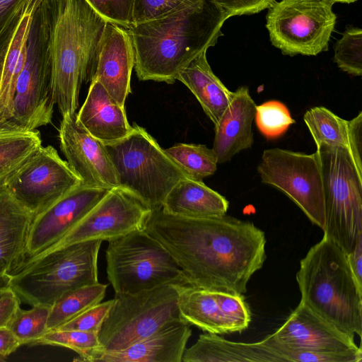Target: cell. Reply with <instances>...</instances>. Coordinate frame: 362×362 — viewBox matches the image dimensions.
Masks as SVG:
<instances>
[{
  "mask_svg": "<svg viewBox=\"0 0 362 362\" xmlns=\"http://www.w3.org/2000/svg\"><path fill=\"white\" fill-rule=\"evenodd\" d=\"M119 140L105 144L119 185L136 194L151 209L162 207L170 189L189 178L157 141L136 124Z\"/></svg>",
  "mask_w": 362,
  "mask_h": 362,
  "instance_id": "obj_6",
  "label": "cell"
},
{
  "mask_svg": "<svg viewBox=\"0 0 362 362\" xmlns=\"http://www.w3.org/2000/svg\"><path fill=\"white\" fill-rule=\"evenodd\" d=\"M296 278L302 303L342 332L361 337L362 289L337 243L324 235L301 259Z\"/></svg>",
  "mask_w": 362,
  "mask_h": 362,
  "instance_id": "obj_4",
  "label": "cell"
},
{
  "mask_svg": "<svg viewBox=\"0 0 362 362\" xmlns=\"http://www.w3.org/2000/svg\"><path fill=\"white\" fill-rule=\"evenodd\" d=\"M229 17L257 13L269 8L275 0H214Z\"/></svg>",
  "mask_w": 362,
  "mask_h": 362,
  "instance_id": "obj_42",
  "label": "cell"
},
{
  "mask_svg": "<svg viewBox=\"0 0 362 362\" xmlns=\"http://www.w3.org/2000/svg\"><path fill=\"white\" fill-rule=\"evenodd\" d=\"M105 21L126 30L132 25L134 0H85Z\"/></svg>",
  "mask_w": 362,
  "mask_h": 362,
  "instance_id": "obj_39",
  "label": "cell"
},
{
  "mask_svg": "<svg viewBox=\"0 0 362 362\" xmlns=\"http://www.w3.org/2000/svg\"><path fill=\"white\" fill-rule=\"evenodd\" d=\"M151 209L136 194L122 186L108 190L103 199L62 238L24 262L14 272L69 245L89 240L110 241L144 230Z\"/></svg>",
  "mask_w": 362,
  "mask_h": 362,
  "instance_id": "obj_13",
  "label": "cell"
},
{
  "mask_svg": "<svg viewBox=\"0 0 362 362\" xmlns=\"http://www.w3.org/2000/svg\"><path fill=\"white\" fill-rule=\"evenodd\" d=\"M49 35V1L40 0L30 27L25 60L17 80L8 128L31 131L52 122L55 103Z\"/></svg>",
  "mask_w": 362,
  "mask_h": 362,
  "instance_id": "obj_7",
  "label": "cell"
},
{
  "mask_svg": "<svg viewBox=\"0 0 362 362\" xmlns=\"http://www.w3.org/2000/svg\"><path fill=\"white\" fill-rule=\"evenodd\" d=\"M329 0H281L268 8L266 27L282 54L315 56L327 51L337 16Z\"/></svg>",
  "mask_w": 362,
  "mask_h": 362,
  "instance_id": "obj_11",
  "label": "cell"
},
{
  "mask_svg": "<svg viewBox=\"0 0 362 362\" xmlns=\"http://www.w3.org/2000/svg\"><path fill=\"white\" fill-rule=\"evenodd\" d=\"M351 139L349 152L356 165L362 171V112L350 120Z\"/></svg>",
  "mask_w": 362,
  "mask_h": 362,
  "instance_id": "obj_43",
  "label": "cell"
},
{
  "mask_svg": "<svg viewBox=\"0 0 362 362\" xmlns=\"http://www.w3.org/2000/svg\"><path fill=\"white\" fill-rule=\"evenodd\" d=\"M350 269L358 286L362 289V235L351 252L347 254Z\"/></svg>",
  "mask_w": 362,
  "mask_h": 362,
  "instance_id": "obj_45",
  "label": "cell"
},
{
  "mask_svg": "<svg viewBox=\"0 0 362 362\" xmlns=\"http://www.w3.org/2000/svg\"><path fill=\"white\" fill-rule=\"evenodd\" d=\"M50 307L36 305L29 310L19 307L8 322V327L22 345L32 344L47 331Z\"/></svg>",
  "mask_w": 362,
  "mask_h": 362,
  "instance_id": "obj_32",
  "label": "cell"
},
{
  "mask_svg": "<svg viewBox=\"0 0 362 362\" xmlns=\"http://www.w3.org/2000/svg\"><path fill=\"white\" fill-rule=\"evenodd\" d=\"M177 80L193 93L215 126L229 105L234 93L214 74L206 59V52L198 55L185 66L179 72Z\"/></svg>",
  "mask_w": 362,
  "mask_h": 362,
  "instance_id": "obj_26",
  "label": "cell"
},
{
  "mask_svg": "<svg viewBox=\"0 0 362 362\" xmlns=\"http://www.w3.org/2000/svg\"><path fill=\"white\" fill-rule=\"evenodd\" d=\"M42 344L65 347L76 352L80 361L100 349L97 333L78 330L52 329L36 340L33 345Z\"/></svg>",
  "mask_w": 362,
  "mask_h": 362,
  "instance_id": "obj_33",
  "label": "cell"
},
{
  "mask_svg": "<svg viewBox=\"0 0 362 362\" xmlns=\"http://www.w3.org/2000/svg\"><path fill=\"white\" fill-rule=\"evenodd\" d=\"M228 333L242 332L251 321V313L244 296L214 292Z\"/></svg>",
  "mask_w": 362,
  "mask_h": 362,
  "instance_id": "obj_37",
  "label": "cell"
},
{
  "mask_svg": "<svg viewBox=\"0 0 362 362\" xmlns=\"http://www.w3.org/2000/svg\"><path fill=\"white\" fill-rule=\"evenodd\" d=\"M164 150L190 179L203 181L216 171L214 152L205 145L177 144Z\"/></svg>",
  "mask_w": 362,
  "mask_h": 362,
  "instance_id": "obj_31",
  "label": "cell"
},
{
  "mask_svg": "<svg viewBox=\"0 0 362 362\" xmlns=\"http://www.w3.org/2000/svg\"><path fill=\"white\" fill-rule=\"evenodd\" d=\"M177 305L182 318L191 325L210 333H228L214 292L184 286Z\"/></svg>",
  "mask_w": 362,
  "mask_h": 362,
  "instance_id": "obj_27",
  "label": "cell"
},
{
  "mask_svg": "<svg viewBox=\"0 0 362 362\" xmlns=\"http://www.w3.org/2000/svg\"><path fill=\"white\" fill-rule=\"evenodd\" d=\"M107 284L99 282L87 285L64 294L51 307L47 329H55L76 315L101 302Z\"/></svg>",
  "mask_w": 362,
  "mask_h": 362,
  "instance_id": "obj_30",
  "label": "cell"
},
{
  "mask_svg": "<svg viewBox=\"0 0 362 362\" xmlns=\"http://www.w3.org/2000/svg\"><path fill=\"white\" fill-rule=\"evenodd\" d=\"M108 190L81 184L35 215L28 235L24 262L62 238Z\"/></svg>",
  "mask_w": 362,
  "mask_h": 362,
  "instance_id": "obj_16",
  "label": "cell"
},
{
  "mask_svg": "<svg viewBox=\"0 0 362 362\" xmlns=\"http://www.w3.org/2000/svg\"><path fill=\"white\" fill-rule=\"evenodd\" d=\"M59 139L66 162L83 185L108 189L120 186L105 144L85 129L76 112L62 116Z\"/></svg>",
  "mask_w": 362,
  "mask_h": 362,
  "instance_id": "obj_15",
  "label": "cell"
},
{
  "mask_svg": "<svg viewBox=\"0 0 362 362\" xmlns=\"http://www.w3.org/2000/svg\"><path fill=\"white\" fill-rule=\"evenodd\" d=\"M191 325L185 320L171 322L151 335L118 351L92 352L90 362H182Z\"/></svg>",
  "mask_w": 362,
  "mask_h": 362,
  "instance_id": "obj_19",
  "label": "cell"
},
{
  "mask_svg": "<svg viewBox=\"0 0 362 362\" xmlns=\"http://www.w3.org/2000/svg\"><path fill=\"white\" fill-rule=\"evenodd\" d=\"M39 1H29L0 46V128L7 127L13 117L16 83L25 60L30 27Z\"/></svg>",
  "mask_w": 362,
  "mask_h": 362,
  "instance_id": "obj_21",
  "label": "cell"
},
{
  "mask_svg": "<svg viewBox=\"0 0 362 362\" xmlns=\"http://www.w3.org/2000/svg\"><path fill=\"white\" fill-rule=\"evenodd\" d=\"M317 149L322 146H337L349 151L350 120L344 119L325 107H314L304 115Z\"/></svg>",
  "mask_w": 362,
  "mask_h": 362,
  "instance_id": "obj_29",
  "label": "cell"
},
{
  "mask_svg": "<svg viewBox=\"0 0 362 362\" xmlns=\"http://www.w3.org/2000/svg\"><path fill=\"white\" fill-rule=\"evenodd\" d=\"M267 344L285 358L286 362H361L362 350L343 352L308 351L288 347L272 334L264 339Z\"/></svg>",
  "mask_w": 362,
  "mask_h": 362,
  "instance_id": "obj_35",
  "label": "cell"
},
{
  "mask_svg": "<svg viewBox=\"0 0 362 362\" xmlns=\"http://www.w3.org/2000/svg\"><path fill=\"white\" fill-rule=\"evenodd\" d=\"M113 301L112 298L93 305L55 329L78 330L98 334L108 315Z\"/></svg>",
  "mask_w": 362,
  "mask_h": 362,
  "instance_id": "obj_40",
  "label": "cell"
},
{
  "mask_svg": "<svg viewBox=\"0 0 362 362\" xmlns=\"http://www.w3.org/2000/svg\"><path fill=\"white\" fill-rule=\"evenodd\" d=\"M20 304V299L10 287L3 292L0 297V327L7 326Z\"/></svg>",
  "mask_w": 362,
  "mask_h": 362,
  "instance_id": "obj_44",
  "label": "cell"
},
{
  "mask_svg": "<svg viewBox=\"0 0 362 362\" xmlns=\"http://www.w3.org/2000/svg\"><path fill=\"white\" fill-rule=\"evenodd\" d=\"M334 3H336V2H339V3H346V4H350V3H352V2H355L357 0H329Z\"/></svg>",
  "mask_w": 362,
  "mask_h": 362,
  "instance_id": "obj_48",
  "label": "cell"
},
{
  "mask_svg": "<svg viewBox=\"0 0 362 362\" xmlns=\"http://www.w3.org/2000/svg\"><path fill=\"white\" fill-rule=\"evenodd\" d=\"M21 346L19 339L8 327H0V356L6 358Z\"/></svg>",
  "mask_w": 362,
  "mask_h": 362,
  "instance_id": "obj_46",
  "label": "cell"
},
{
  "mask_svg": "<svg viewBox=\"0 0 362 362\" xmlns=\"http://www.w3.org/2000/svg\"><path fill=\"white\" fill-rule=\"evenodd\" d=\"M144 230L170 252L188 285L244 296L266 259L264 233L253 223L229 216L192 218L153 209Z\"/></svg>",
  "mask_w": 362,
  "mask_h": 362,
  "instance_id": "obj_1",
  "label": "cell"
},
{
  "mask_svg": "<svg viewBox=\"0 0 362 362\" xmlns=\"http://www.w3.org/2000/svg\"><path fill=\"white\" fill-rule=\"evenodd\" d=\"M228 200L206 186L190 178L180 180L165 197L162 210L169 214L192 218L219 217L226 214Z\"/></svg>",
  "mask_w": 362,
  "mask_h": 362,
  "instance_id": "obj_25",
  "label": "cell"
},
{
  "mask_svg": "<svg viewBox=\"0 0 362 362\" xmlns=\"http://www.w3.org/2000/svg\"><path fill=\"white\" fill-rule=\"evenodd\" d=\"M9 280L8 274H0V297L3 292L9 287Z\"/></svg>",
  "mask_w": 362,
  "mask_h": 362,
  "instance_id": "obj_47",
  "label": "cell"
},
{
  "mask_svg": "<svg viewBox=\"0 0 362 362\" xmlns=\"http://www.w3.org/2000/svg\"><path fill=\"white\" fill-rule=\"evenodd\" d=\"M30 0H0V46L18 23Z\"/></svg>",
  "mask_w": 362,
  "mask_h": 362,
  "instance_id": "obj_41",
  "label": "cell"
},
{
  "mask_svg": "<svg viewBox=\"0 0 362 362\" xmlns=\"http://www.w3.org/2000/svg\"><path fill=\"white\" fill-rule=\"evenodd\" d=\"M53 99L62 116L76 112L82 83L95 74L106 23L85 0H48Z\"/></svg>",
  "mask_w": 362,
  "mask_h": 362,
  "instance_id": "obj_3",
  "label": "cell"
},
{
  "mask_svg": "<svg viewBox=\"0 0 362 362\" xmlns=\"http://www.w3.org/2000/svg\"><path fill=\"white\" fill-rule=\"evenodd\" d=\"M76 117L85 129L104 144L122 139L133 129L124 107L95 79L90 81L87 97Z\"/></svg>",
  "mask_w": 362,
  "mask_h": 362,
  "instance_id": "obj_22",
  "label": "cell"
},
{
  "mask_svg": "<svg viewBox=\"0 0 362 362\" xmlns=\"http://www.w3.org/2000/svg\"><path fill=\"white\" fill-rule=\"evenodd\" d=\"M42 146L37 129L0 128V187Z\"/></svg>",
  "mask_w": 362,
  "mask_h": 362,
  "instance_id": "obj_28",
  "label": "cell"
},
{
  "mask_svg": "<svg viewBox=\"0 0 362 362\" xmlns=\"http://www.w3.org/2000/svg\"><path fill=\"white\" fill-rule=\"evenodd\" d=\"M215 127L212 150L218 163L229 161L253 144L252 123L256 104L247 86H240Z\"/></svg>",
  "mask_w": 362,
  "mask_h": 362,
  "instance_id": "obj_20",
  "label": "cell"
},
{
  "mask_svg": "<svg viewBox=\"0 0 362 362\" xmlns=\"http://www.w3.org/2000/svg\"><path fill=\"white\" fill-rule=\"evenodd\" d=\"M108 243L106 270L115 293H134L169 284L189 286L170 252L144 230Z\"/></svg>",
  "mask_w": 362,
  "mask_h": 362,
  "instance_id": "obj_10",
  "label": "cell"
},
{
  "mask_svg": "<svg viewBox=\"0 0 362 362\" xmlns=\"http://www.w3.org/2000/svg\"><path fill=\"white\" fill-rule=\"evenodd\" d=\"M272 337L279 343L308 351L343 352L359 349L351 336L300 302Z\"/></svg>",
  "mask_w": 362,
  "mask_h": 362,
  "instance_id": "obj_17",
  "label": "cell"
},
{
  "mask_svg": "<svg viewBox=\"0 0 362 362\" xmlns=\"http://www.w3.org/2000/svg\"><path fill=\"white\" fill-rule=\"evenodd\" d=\"M184 286L169 284L134 293H115L98 333L100 349L93 351H122L171 322L184 320L177 305Z\"/></svg>",
  "mask_w": 362,
  "mask_h": 362,
  "instance_id": "obj_8",
  "label": "cell"
},
{
  "mask_svg": "<svg viewBox=\"0 0 362 362\" xmlns=\"http://www.w3.org/2000/svg\"><path fill=\"white\" fill-rule=\"evenodd\" d=\"M6 359V358H3V357L0 356V362H1V361H4Z\"/></svg>",
  "mask_w": 362,
  "mask_h": 362,
  "instance_id": "obj_49",
  "label": "cell"
},
{
  "mask_svg": "<svg viewBox=\"0 0 362 362\" xmlns=\"http://www.w3.org/2000/svg\"><path fill=\"white\" fill-rule=\"evenodd\" d=\"M255 117L259 131L267 139L281 136L296 122L286 106L277 100L256 105Z\"/></svg>",
  "mask_w": 362,
  "mask_h": 362,
  "instance_id": "obj_36",
  "label": "cell"
},
{
  "mask_svg": "<svg viewBox=\"0 0 362 362\" xmlns=\"http://www.w3.org/2000/svg\"><path fill=\"white\" fill-rule=\"evenodd\" d=\"M197 0H134L132 25L160 18Z\"/></svg>",
  "mask_w": 362,
  "mask_h": 362,
  "instance_id": "obj_38",
  "label": "cell"
},
{
  "mask_svg": "<svg viewBox=\"0 0 362 362\" xmlns=\"http://www.w3.org/2000/svg\"><path fill=\"white\" fill-rule=\"evenodd\" d=\"M334 61L342 71L354 76L362 75V30L349 26L334 45Z\"/></svg>",
  "mask_w": 362,
  "mask_h": 362,
  "instance_id": "obj_34",
  "label": "cell"
},
{
  "mask_svg": "<svg viewBox=\"0 0 362 362\" xmlns=\"http://www.w3.org/2000/svg\"><path fill=\"white\" fill-rule=\"evenodd\" d=\"M228 18L214 0H197L160 18L132 25L127 31L138 78L174 83L185 66L216 45Z\"/></svg>",
  "mask_w": 362,
  "mask_h": 362,
  "instance_id": "obj_2",
  "label": "cell"
},
{
  "mask_svg": "<svg viewBox=\"0 0 362 362\" xmlns=\"http://www.w3.org/2000/svg\"><path fill=\"white\" fill-rule=\"evenodd\" d=\"M134 66V54L127 30L107 23L98 49L95 74L109 95L121 106L131 93V75Z\"/></svg>",
  "mask_w": 362,
  "mask_h": 362,
  "instance_id": "obj_18",
  "label": "cell"
},
{
  "mask_svg": "<svg viewBox=\"0 0 362 362\" xmlns=\"http://www.w3.org/2000/svg\"><path fill=\"white\" fill-rule=\"evenodd\" d=\"M101 243L84 241L55 250L9 275V287L21 302L51 307L66 293L98 282Z\"/></svg>",
  "mask_w": 362,
  "mask_h": 362,
  "instance_id": "obj_5",
  "label": "cell"
},
{
  "mask_svg": "<svg viewBox=\"0 0 362 362\" xmlns=\"http://www.w3.org/2000/svg\"><path fill=\"white\" fill-rule=\"evenodd\" d=\"M316 152L324 191L322 230L349 254L362 235V171L346 148L322 146Z\"/></svg>",
  "mask_w": 362,
  "mask_h": 362,
  "instance_id": "obj_9",
  "label": "cell"
},
{
  "mask_svg": "<svg viewBox=\"0 0 362 362\" xmlns=\"http://www.w3.org/2000/svg\"><path fill=\"white\" fill-rule=\"evenodd\" d=\"M34 216L6 187H0V274L11 275L24 262Z\"/></svg>",
  "mask_w": 362,
  "mask_h": 362,
  "instance_id": "obj_23",
  "label": "cell"
},
{
  "mask_svg": "<svg viewBox=\"0 0 362 362\" xmlns=\"http://www.w3.org/2000/svg\"><path fill=\"white\" fill-rule=\"evenodd\" d=\"M81 184L52 146H41L4 186L35 216Z\"/></svg>",
  "mask_w": 362,
  "mask_h": 362,
  "instance_id": "obj_14",
  "label": "cell"
},
{
  "mask_svg": "<svg viewBox=\"0 0 362 362\" xmlns=\"http://www.w3.org/2000/svg\"><path fill=\"white\" fill-rule=\"evenodd\" d=\"M286 362L264 340L255 343L230 341L217 334H200L185 349L182 362Z\"/></svg>",
  "mask_w": 362,
  "mask_h": 362,
  "instance_id": "obj_24",
  "label": "cell"
},
{
  "mask_svg": "<svg viewBox=\"0 0 362 362\" xmlns=\"http://www.w3.org/2000/svg\"><path fill=\"white\" fill-rule=\"evenodd\" d=\"M257 172L264 184L284 193L322 230L325 226L322 178L317 153L265 149Z\"/></svg>",
  "mask_w": 362,
  "mask_h": 362,
  "instance_id": "obj_12",
  "label": "cell"
}]
</instances>
